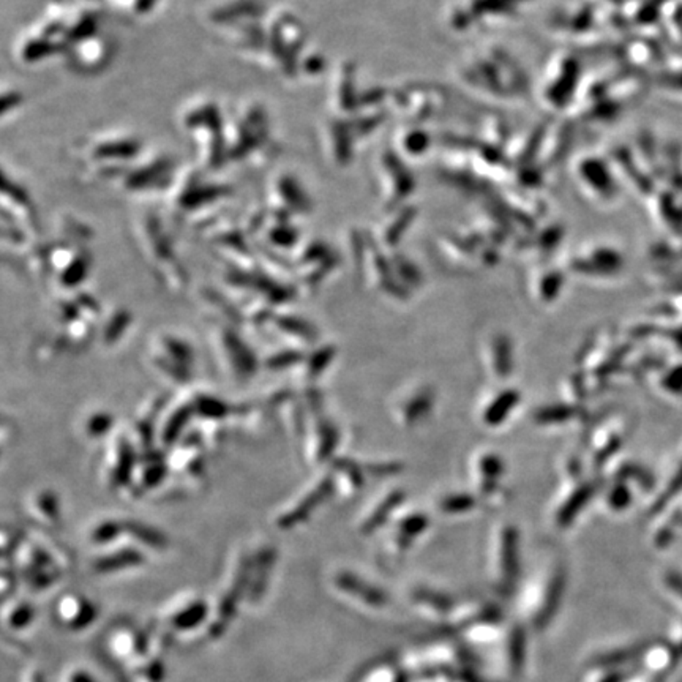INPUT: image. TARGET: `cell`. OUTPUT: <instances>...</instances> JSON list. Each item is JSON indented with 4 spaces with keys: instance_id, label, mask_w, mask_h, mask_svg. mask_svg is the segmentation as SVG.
<instances>
[{
    "instance_id": "1",
    "label": "cell",
    "mask_w": 682,
    "mask_h": 682,
    "mask_svg": "<svg viewBox=\"0 0 682 682\" xmlns=\"http://www.w3.org/2000/svg\"><path fill=\"white\" fill-rule=\"evenodd\" d=\"M250 564L252 556L240 554L231 570L230 580L216 605V619L208 624V635L210 639H218L224 635L238 613L239 602L247 597L250 586Z\"/></svg>"
},
{
    "instance_id": "2",
    "label": "cell",
    "mask_w": 682,
    "mask_h": 682,
    "mask_svg": "<svg viewBox=\"0 0 682 682\" xmlns=\"http://www.w3.org/2000/svg\"><path fill=\"white\" fill-rule=\"evenodd\" d=\"M21 572L24 580L34 591L52 588L62 576L60 568L52 554L43 546L34 544L29 545L27 556L21 560Z\"/></svg>"
},
{
    "instance_id": "3",
    "label": "cell",
    "mask_w": 682,
    "mask_h": 682,
    "mask_svg": "<svg viewBox=\"0 0 682 682\" xmlns=\"http://www.w3.org/2000/svg\"><path fill=\"white\" fill-rule=\"evenodd\" d=\"M218 341L223 357L230 365L231 373L239 378V381H245L256 373L258 360L255 357V352L239 337L238 332L231 327H224L220 332Z\"/></svg>"
},
{
    "instance_id": "4",
    "label": "cell",
    "mask_w": 682,
    "mask_h": 682,
    "mask_svg": "<svg viewBox=\"0 0 682 682\" xmlns=\"http://www.w3.org/2000/svg\"><path fill=\"white\" fill-rule=\"evenodd\" d=\"M332 487H333V481L331 477L323 479L315 489L310 490L307 495L299 499L293 509L281 513L280 518L277 520V526L281 529H291L299 524L305 523L310 515L319 507V504H323L329 498Z\"/></svg>"
},
{
    "instance_id": "5",
    "label": "cell",
    "mask_w": 682,
    "mask_h": 682,
    "mask_svg": "<svg viewBox=\"0 0 682 682\" xmlns=\"http://www.w3.org/2000/svg\"><path fill=\"white\" fill-rule=\"evenodd\" d=\"M59 618L72 632H82L94 624L98 610L86 597L70 594L60 599L58 605Z\"/></svg>"
},
{
    "instance_id": "6",
    "label": "cell",
    "mask_w": 682,
    "mask_h": 682,
    "mask_svg": "<svg viewBox=\"0 0 682 682\" xmlns=\"http://www.w3.org/2000/svg\"><path fill=\"white\" fill-rule=\"evenodd\" d=\"M137 466V453L129 438L119 436L111 447L108 479L113 489L129 487V479Z\"/></svg>"
},
{
    "instance_id": "7",
    "label": "cell",
    "mask_w": 682,
    "mask_h": 682,
    "mask_svg": "<svg viewBox=\"0 0 682 682\" xmlns=\"http://www.w3.org/2000/svg\"><path fill=\"white\" fill-rule=\"evenodd\" d=\"M275 560H277V552L273 546H263L253 554L252 564H250V586L247 592L248 602H259L264 596Z\"/></svg>"
},
{
    "instance_id": "8",
    "label": "cell",
    "mask_w": 682,
    "mask_h": 682,
    "mask_svg": "<svg viewBox=\"0 0 682 682\" xmlns=\"http://www.w3.org/2000/svg\"><path fill=\"white\" fill-rule=\"evenodd\" d=\"M145 562L141 550L135 546H122L106 554H101L92 562V570L98 575H113L139 568Z\"/></svg>"
},
{
    "instance_id": "9",
    "label": "cell",
    "mask_w": 682,
    "mask_h": 682,
    "mask_svg": "<svg viewBox=\"0 0 682 682\" xmlns=\"http://www.w3.org/2000/svg\"><path fill=\"white\" fill-rule=\"evenodd\" d=\"M208 603L204 599H190L179 603L168 616V625L177 633L190 632L208 621Z\"/></svg>"
},
{
    "instance_id": "10",
    "label": "cell",
    "mask_w": 682,
    "mask_h": 682,
    "mask_svg": "<svg viewBox=\"0 0 682 682\" xmlns=\"http://www.w3.org/2000/svg\"><path fill=\"white\" fill-rule=\"evenodd\" d=\"M123 531L129 534L133 540L139 542V545L151 548L153 552H165L169 546V539L165 532L160 531L155 526L137 521V520H127L122 521Z\"/></svg>"
},
{
    "instance_id": "11",
    "label": "cell",
    "mask_w": 682,
    "mask_h": 682,
    "mask_svg": "<svg viewBox=\"0 0 682 682\" xmlns=\"http://www.w3.org/2000/svg\"><path fill=\"white\" fill-rule=\"evenodd\" d=\"M193 416L196 414H194L193 403L192 402L184 403L177 410L173 411L171 416L168 417V420L163 424V428L160 431L161 444L165 447H174V445L179 444L180 438L184 436V433L187 430L188 424Z\"/></svg>"
},
{
    "instance_id": "12",
    "label": "cell",
    "mask_w": 682,
    "mask_h": 682,
    "mask_svg": "<svg viewBox=\"0 0 682 682\" xmlns=\"http://www.w3.org/2000/svg\"><path fill=\"white\" fill-rule=\"evenodd\" d=\"M160 348L166 359L173 360L180 366L192 370L194 360L193 348L188 345L185 340L173 337V335H165L160 338Z\"/></svg>"
},
{
    "instance_id": "13",
    "label": "cell",
    "mask_w": 682,
    "mask_h": 682,
    "mask_svg": "<svg viewBox=\"0 0 682 682\" xmlns=\"http://www.w3.org/2000/svg\"><path fill=\"white\" fill-rule=\"evenodd\" d=\"M270 321L278 327L277 331H280L287 337L307 340V341H311L317 338L315 327L301 317H295L293 315H277V317H272Z\"/></svg>"
},
{
    "instance_id": "14",
    "label": "cell",
    "mask_w": 682,
    "mask_h": 682,
    "mask_svg": "<svg viewBox=\"0 0 682 682\" xmlns=\"http://www.w3.org/2000/svg\"><path fill=\"white\" fill-rule=\"evenodd\" d=\"M194 414L196 416H202V419L206 420H223L226 417L230 416L231 408L228 406V403L222 402L220 398L210 396H196L193 402Z\"/></svg>"
},
{
    "instance_id": "15",
    "label": "cell",
    "mask_w": 682,
    "mask_h": 682,
    "mask_svg": "<svg viewBox=\"0 0 682 682\" xmlns=\"http://www.w3.org/2000/svg\"><path fill=\"white\" fill-rule=\"evenodd\" d=\"M89 267H90L89 255L86 252L76 253L74 258L68 263V266L65 267L64 270L60 272V278H59L60 285L68 287V289L80 286L81 283L86 278Z\"/></svg>"
},
{
    "instance_id": "16",
    "label": "cell",
    "mask_w": 682,
    "mask_h": 682,
    "mask_svg": "<svg viewBox=\"0 0 682 682\" xmlns=\"http://www.w3.org/2000/svg\"><path fill=\"white\" fill-rule=\"evenodd\" d=\"M313 457L317 461L327 460L331 457L332 451L335 449V443H337V433L335 428L332 427L331 422H325L321 420L317 422L315 427V436H313Z\"/></svg>"
},
{
    "instance_id": "17",
    "label": "cell",
    "mask_w": 682,
    "mask_h": 682,
    "mask_svg": "<svg viewBox=\"0 0 682 682\" xmlns=\"http://www.w3.org/2000/svg\"><path fill=\"white\" fill-rule=\"evenodd\" d=\"M34 509L36 513L42 517L43 521L54 526L60 520V506H59V498L54 491L43 490L35 496L34 499Z\"/></svg>"
},
{
    "instance_id": "18",
    "label": "cell",
    "mask_w": 682,
    "mask_h": 682,
    "mask_svg": "<svg viewBox=\"0 0 682 682\" xmlns=\"http://www.w3.org/2000/svg\"><path fill=\"white\" fill-rule=\"evenodd\" d=\"M168 473V465L161 460V457H151V460L145 461L141 466V475L137 483L143 490L157 489L161 482L165 481Z\"/></svg>"
},
{
    "instance_id": "19",
    "label": "cell",
    "mask_w": 682,
    "mask_h": 682,
    "mask_svg": "<svg viewBox=\"0 0 682 682\" xmlns=\"http://www.w3.org/2000/svg\"><path fill=\"white\" fill-rule=\"evenodd\" d=\"M35 619V608L29 602L13 603V607L5 615V623L15 632L27 629Z\"/></svg>"
},
{
    "instance_id": "20",
    "label": "cell",
    "mask_w": 682,
    "mask_h": 682,
    "mask_svg": "<svg viewBox=\"0 0 682 682\" xmlns=\"http://www.w3.org/2000/svg\"><path fill=\"white\" fill-rule=\"evenodd\" d=\"M131 315L125 310L117 311L113 317L109 319L105 331H103V341L105 345L113 346L123 337V333L129 331V324H131Z\"/></svg>"
},
{
    "instance_id": "21",
    "label": "cell",
    "mask_w": 682,
    "mask_h": 682,
    "mask_svg": "<svg viewBox=\"0 0 682 682\" xmlns=\"http://www.w3.org/2000/svg\"><path fill=\"white\" fill-rule=\"evenodd\" d=\"M105 2L115 10L125 12V15L133 16V18L151 16L159 4V0H105Z\"/></svg>"
},
{
    "instance_id": "22",
    "label": "cell",
    "mask_w": 682,
    "mask_h": 682,
    "mask_svg": "<svg viewBox=\"0 0 682 682\" xmlns=\"http://www.w3.org/2000/svg\"><path fill=\"white\" fill-rule=\"evenodd\" d=\"M123 523L122 521H114V520H105L95 526L90 534V540L94 542V545H109L115 540L121 537V534H123Z\"/></svg>"
},
{
    "instance_id": "23",
    "label": "cell",
    "mask_w": 682,
    "mask_h": 682,
    "mask_svg": "<svg viewBox=\"0 0 682 682\" xmlns=\"http://www.w3.org/2000/svg\"><path fill=\"white\" fill-rule=\"evenodd\" d=\"M114 425V417L108 412H94L92 416L87 417L84 424V431L87 436L92 439L103 438L106 436Z\"/></svg>"
},
{
    "instance_id": "24",
    "label": "cell",
    "mask_w": 682,
    "mask_h": 682,
    "mask_svg": "<svg viewBox=\"0 0 682 682\" xmlns=\"http://www.w3.org/2000/svg\"><path fill=\"white\" fill-rule=\"evenodd\" d=\"M303 360V354L295 349H285V351L275 352L266 360V366L272 372H283L291 366L301 364Z\"/></svg>"
},
{
    "instance_id": "25",
    "label": "cell",
    "mask_w": 682,
    "mask_h": 682,
    "mask_svg": "<svg viewBox=\"0 0 682 682\" xmlns=\"http://www.w3.org/2000/svg\"><path fill=\"white\" fill-rule=\"evenodd\" d=\"M333 356H335V349L332 346H324L321 349H317L307 360V374H309V378H317V376L323 373L327 365L331 364Z\"/></svg>"
},
{
    "instance_id": "26",
    "label": "cell",
    "mask_w": 682,
    "mask_h": 682,
    "mask_svg": "<svg viewBox=\"0 0 682 682\" xmlns=\"http://www.w3.org/2000/svg\"><path fill=\"white\" fill-rule=\"evenodd\" d=\"M515 403V396L513 394H507V396H501L495 406H491V410L487 412V419H489L491 424H496L503 419L504 414L509 412L510 408L513 406Z\"/></svg>"
},
{
    "instance_id": "27",
    "label": "cell",
    "mask_w": 682,
    "mask_h": 682,
    "mask_svg": "<svg viewBox=\"0 0 682 682\" xmlns=\"http://www.w3.org/2000/svg\"><path fill=\"white\" fill-rule=\"evenodd\" d=\"M67 682H97V679L86 668H73L67 676Z\"/></svg>"
},
{
    "instance_id": "28",
    "label": "cell",
    "mask_w": 682,
    "mask_h": 682,
    "mask_svg": "<svg viewBox=\"0 0 682 682\" xmlns=\"http://www.w3.org/2000/svg\"><path fill=\"white\" fill-rule=\"evenodd\" d=\"M27 682H46V679H44V676L40 671H34L27 678Z\"/></svg>"
}]
</instances>
